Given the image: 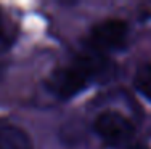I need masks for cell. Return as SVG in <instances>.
Listing matches in <instances>:
<instances>
[{"label": "cell", "mask_w": 151, "mask_h": 149, "mask_svg": "<svg viewBox=\"0 0 151 149\" xmlns=\"http://www.w3.org/2000/svg\"><path fill=\"white\" fill-rule=\"evenodd\" d=\"M114 72L106 56L87 50L71 63L58 66L47 77V88L60 99H68L84 91L93 82H105Z\"/></svg>", "instance_id": "obj_1"}, {"label": "cell", "mask_w": 151, "mask_h": 149, "mask_svg": "<svg viewBox=\"0 0 151 149\" xmlns=\"http://www.w3.org/2000/svg\"><path fill=\"white\" fill-rule=\"evenodd\" d=\"M129 26L121 19H105L95 24L88 32L87 47L90 51L105 56L111 51H121L127 47Z\"/></svg>", "instance_id": "obj_2"}, {"label": "cell", "mask_w": 151, "mask_h": 149, "mask_svg": "<svg viewBox=\"0 0 151 149\" xmlns=\"http://www.w3.org/2000/svg\"><path fill=\"white\" fill-rule=\"evenodd\" d=\"M93 132L105 144L111 148L125 146L135 135L132 122L116 111H105L93 120Z\"/></svg>", "instance_id": "obj_3"}, {"label": "cell", "mask_w": 151, "mask_h": 149, "mask_svg": "<svg viewBox=\"0 0 151 149\" xmlns=\"http://www.w3.org/2000/svg\"><path fill=\"white\" fill-rule=\"evenodd\" d=\"M0 149H32V141L18 127H0Z\"/></svg>", "instance_id": "obj_4"}, {"label": "cell", "mask_w": 151, "mask_h": 149, "mask_svg": "<svg viewBox=\"0 0 151 149\" xmlns=\"http://www.w3.org/2000/svg\"><path fill=\"white\" fill-rule=\"evenodd\" d=\"M134 87L143 98L151 103V64H145L137 69Z\"/></svg>", "instance_id": "obj_5"}, {"label": "cell", "mask_w": 151, "mask_h": 149, "mask_svg": "<svg viewBox=\"0 0 151 149\" xmlns=\"http://www.w3.org/2000/svg\"><path fill=\"white\" fill-rule=\"evenodd\" d=\"M13 42H15V35L12 32V27L8 26L6 19L0 11V53H5L13 45Z\"/></svg>", "instance_id": "obj_6"}, {"label": "cell", "mask_w": 151, "mask_h": 149, "mask_svg": "<svg viewBox=\"0 0 151 149\" xmlns=\"http://www.w3.org/2000/svg\"><path fill=\"white\" fill-rule=\"evenodd\" d=\"M127 149H148L146 146H142V144H134V146H129Z\"/></svg>", "instance_id": "obj_7"}]
</instances>
